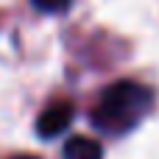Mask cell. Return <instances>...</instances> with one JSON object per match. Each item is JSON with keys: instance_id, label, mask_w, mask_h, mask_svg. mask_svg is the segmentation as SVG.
<instances>
[{"instance_id": "5", "label": "cell", "mask_w": 159, "mask_h": 159, "mask_svg": "<svg viewBox=\"0 0 159 159\" xmlns=\"http://www.w3.org/2000/svg\"><path fill=\"white\" fill-rule=\"evenodd\" d=\"M8 159H39V157H34V154H17V157H8Z\"/></svg>"}, {"instance_id": "3", "label": "cell", "mask_w": 159, "mask_h": 159, "mask_svg": "<svg viewBox=\"0 0 159 159\" xmlns=\"http://www.w3.org/2000/svg\"><path fill=\"white\" fill-rule=\"evenodd\" d=\"M61 159H103V148L92 137H70L61 148Z\"/></svg>"}, {"instance_id": "1", "label": "cell", "mask_w": 159, "mask_h": 159, "mask_svg": "<svg viewBox=\"0 0 159 159\" xmlns=\"http://www.w3.org/2000/svg\"><path fill=\"white\" fill-rule=\"evenodd\" d=\"M154 109V89H148L140 81H115L103 89L98 98L89 120L98 131L109 137H123L131 129H137L145 115Z\"/></svg>"}, {"instance_id": "2", "label": "cell", "mask_w": 159, "mask_h": 159, "mask_svg": "<svg viewBox=\"0 0 159 159\" xmlns=\"http://www.w3.org/2000/svg\"><path fill=\"white\" fill-rule=\"evenodd\" d=\"M73 115H75V109H73L70 101H53V103H48L42 109V115L36 117L39 137L42 140H53V137L64 134L70 129V123H73Z\"/></svg>"}, {"instance_id": "4", "label": "cell", "mask_w": 159, "mask_h": 159, "mask_svg": "<svg viewBox=\"0 0 159 159\" xmlns=\"http://www.w3.org/2000/svg\"><path fill=\"white\" fill-rule=\"evenodd\" d=\"M31 3L45 14H59V11H67L73 0H31Z\"/></svg>"}]
</instances>
